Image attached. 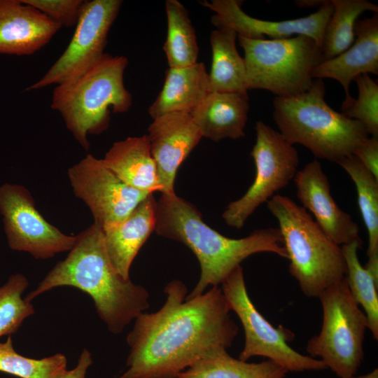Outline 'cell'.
Returning a JSON list of instances; mask_svg holds the SVG:
<instances>
[{"label": "cell", "mask_w": 378, "mask_h": 378, "mask_svg": "<svg viewBox=\"0 0 378 378\" xmlns=\"http://www.w3.org/2000/svg\"><path fill=\"white\" fill-rule=\"evenodd\" d=\"M293 179L302 206L314 216L316 223L335 243L342 246L362 241L358 224L332 197L329 180L319 161L306 164Z\"/></svg>", "instance_id": "cell-16"}, {"label": "cell", "mask_w": 378, "mask_h": 378, "mask_svg": "<svg viewBox=\"0 0 378 378\" xmlns=\"http://www.w3.org/2000/svg\"><path fill=\"white\" fill-rule=\"evenodd\" d=\"M358 88V97H345L341 113L361 122L369 136L378 137V84L368 74L354 80Z\"/></svg>", "instance_id": "cell-31"}, {"label": "cell", "mask_w": 378, "mask_h": 378, "mask_svg": "<svg viewBox=\"0 0 378 378\" xmlns=\"http://www.w3.org/2000/svg\"><path fill=\"white\" fill-rule=\"evenodd\" d=\"M128 59L105 54L78 79L57 85L50 107L62 115L68 130L85 150L89 134H99L109 126L110 113L127 112L132 98L124 85Z\"/></svg>", "instance_id": "cell-5"}, {"label": "cell", "mask_w": 378, "mask_h": 378, "mask_svg": "<svg viewBox=\"0 0 378 378\" xmlns=\"http://www.w3.org/2000/svg\"><path fill=\"white\" fill-rule=\"evenodd\" d=\"M350 378H378V369L375 368L372 372L360 376H354Z\"/></svg>", "instance_id": "cell-36"}, {"label": "cell", "mask_w": 378, "mask_h": 378, "mask_svg": "<svg viewBox=\"0 0 378 378\" xmlns=\"http://www.w3.org/2000/svg\"><path fill=\"white\" fill-rule=\"evenodd\" d=\"M154 231L188 246L199 261V281L186 300L202 295L209 286L221 284L255 253L269 252L288 258L279 228H261L243 238H229L206 225L197 209L176 194H162L156 201Z\"/></svg>", "instance_id": "cell-3"}, {"label": "cell", "mask_w": 378, "mask_h": 378, "mask_svg": "<svg viewBox=\"0 0 378 378\" xmlns=\"http://www.w3.org/2000/svg\"><path fill=\"white\" fill-rule=\"evenodd\" d=\"M318 298L322 328L308 341L307 351L311 357L320 358L338 377H354L363 360L367 317L352 298L345 279L325 290Z\"/></svg>", "instance_id": "cell-8"}, {"label": "cell", "mask_w": 378, "mask_h": 378, "mask_svg": "<svg viewBox=\"0 0 378 378\" xmlns=\"http://www.w3.org/2000/svg\"><path fill=\"white\" fill-rule=\"evenodd\" d=\"M28 286L27 277L16 273L0 286V337L17 332L23 321L34 314L31 302L22 298Z\"/></svg>", "instance_id": "cell-30"}, {"label": "cell", "mask_w": 378, "mask_h": 378, "mask_svg": "<svg viewBox=\"0 0 378 378\" xmlns=\"http://www.w3.org/2000/svg\"><path fill=\"white\" fill-rule=\"evenodd\" d=\"M34 7L62 27L76 26L84 1L83 0H21Z\"/></svg>", "instance_id": "cell-32"}, {"label": "cell", "mask_w": 378, "mask_h": 378, "mask_svg": "<svg viewBox=\"0 0 378 378\" xmlns=\"http://www.w3.org/2000/svg\"><path fill=\"white\" fill-rule=\"evenodd\" d=\"M0 214L8 246L36 259L69 251L76 241V235L64 234L44 218L32 195L22 185L0 186Z\"/></svg>", "instance_id": "cell-12"}, {"label": "cell", "mask_w": 378, "mask_h": 378, "mask_svg": "<svg viewBox=\"0 0 378 378\" xmlns=\"http://www.w3.org/2000/svg\"><path fill=\"white\" fill-rule=\"evenodd\" d=\"M288 372L271 360L248 363L220 350L196 361L177 378H284Z\"/></svg>", "instance_id": "cell-25"}, {"label": "cell", "mask_w": 378, "mask_h": 378, "mask_svg": "<svg viewBox=\"0 0 378 378\" xmlns=\"http://www.w3.org/2000/svg\"><path fill=\"white\" fill-rule=\"evenodd\" d=\"M67 360L60 353L40 359L24 356L14 349L10 335L0 342V372L20 378H59Z\"/></svg>", "instance_id": "cell-29"}, {"label": "cell", "mask_w": 378, "mask_h": 378, "mask_svg": "<svg viewBox=\"0 0 378 378\" xmlns=\"http://www.w3.org/2000/svg\"><path fill=\"white\" fill-rule=\"evenodd\" d=\"M237 34L229 28H217L210 36L212 62L209 74L210 92L247 94L246 66L239 54Z\"/></svg>", "instance_id": "cell-23"}, {"label": "cell", "mask_w": 378, "mask_h": 378, "mask_svg": "<svg viewBox=\"0 0 378 378\" xmlns=\"http://www.w3.org/2000/svg\"><path fill=\"white\" fill-rule=\"evenodd\" d=\"M330 1L333 11L321 43L324 60L337 56L352 45L355 39V23L363 12H378V6L367 0Z\"/></svg>", "instance_id": "cell-27"}, {"label": "cell", "mask_w": 378, "mask_h": 378, "mask_svg": "<svg viewBox=\"0 0 378 378\" xmlns=\"http://www.w3.org/2000/svg\"><path fill=\"white\" fill-rule=\"evenodd\" d=\"M209 92V74L204 63L169 67L162 88L148 108V113L153 119L172 113L191 114Z\"/></svg>", "instance_id": "cell-21"}, {"label": "cell", "mask_w": 378, "mask_h": 378, "mask_svg": "<svg viewBox=\"0 0 378 378\" xmlns=\"http://www.w3.org/2000/svg\"><path fill=\"white\" fill-rule=\"evenodd\" d=\"M92 364V355L87 349H84L76 366L70 370L64 371L59 378H85L87 371Z\"/></svg>", "instance_id": "cell-34"}, {"label": "cell", "mask_w": 378, "mask_h": 378, "mask_svg": "<svg viewBox=\"0 0 378 378\" xmlns=\"http://www.w3.org/2000/svg\"><path fill=\"white\" fill-rule=\"evenodd\" d=\"M153 120L147 136L157 168L160 192L175 195L178 169L202 136L188 113H167Z\"/></svg>", "instance_id": "cell-15"}, {"label": "cell", "mask_w": 378, "mask_h": 378, "mask_svg": "<svg viewBox=\"0 0 378 378\" xmlns=\"http://www.w3.org/2000/svg\"><path fill=\"white\" fill-rule=\"evenodd\" d=\"M102 160L129 186L149 193L160 191L157 168L147 134L113 143Z\"/></svg>", "instance_id": "cell-22"}, {"label": "cell", "mask_w": 378, "mask_h": 378, "mask_svg": "<svg viewBox=\"0 0 378 378\" xmlns=\"http://www.w3.org/2000/svg\"><path fill=\"white\" fill-rule=\"evenodd\" d=\"M122 4L120 0L84 1L75 31L65 50L26 90L71 83L97 64L106 54L108 34Z\"/></svg>", "instance_id": "cell-11"}, {"label": "cell", "mask_w": 378, "mask_h": 378, "mask_svg": "<svg viewBox=\"0 0 378 378\" xmlns=\"http://www.w3.org/2000/svg\"><path fill=\"white\" fill-rule=\"evenodd\" d=\"M352 45L337 56L324 60L312 71L313 78H332L343 87L346 97L351 96L349 85L363 74H378V15L357 20Z\"/></svg>", "instance_id": "cell-18"}, {"label": "cell", "mask_w": 378, "mask_h": 378, "mask_svg": "<svg viewBox=\"0 0 378 378\" xmlns=\"http://www.w3.org/2000/svg\"><path fill=\"white\" fill-rule=\"evenodd\" d=\"M165 11L167 34L164 50L169 67H183L196 63L199 48L187 9L177 0H167Z\"/></svg>", "instance_id": "cell-26"}, {"label": "cell", "mask_w": 378, "mask_h": 378, "mask_svg": "<svg viewBox=\"0 0 378 378\" xmlns=\"http://www.w3.org/2000/svg\"><path fill=\"white\" fill-rule=\"evenodd\" d=\"M327 2V0H298L295 4L300 8L321 7Z\"/></svg>", "instance_id": "cell-35"}, {"label": "cell", "mask_w": 378, "mask_h": 378, "mask_svg": "<svg viewBox=\"0 0 378 378\" xmlns=\"http://www.w3.org/2000/svg\"><path fill=\"white\" fill-rule=\"evenodd\" d=\"M337 164L356 186L358 205L368 234V260L364 267L378 282V178L354 155Z\"/></svg>", "instance_id": "cell-24"}, {"label": "cell", "mask_w": 378, "mask_h": 378, "mask_svg": "<svg viewBox=\"0 0 378 378\" xmlns=\"http://www.w3.org/2000/svg\"><path fill=\"white\" fill-rule=\"evenodd\" d=\"M353 155L378 178V137L369 136L356 148Z\"/></svg>", "instance_id": "cell-33"}, {"label": "cell", "mask_w": 378, "mask_h": 378, "mask_svg": "<svg viewBox=\"0 0 378 378\" xmlns=\"http://www.w3.org/2000/svg\"><path fill=\"white\" fill-rule=\"evenodd\" d=\"M166 300L153 313H141L127 336V370L118 378H177L200 359L227 350L238 333L220 287L186 300L185 284L174 279Z\"/></svg>", "instance_id": "cell-1"}, {"label": "cell", "mask_w": 378, "mask_h": 378, "mask_svg": "<svg viewBox=\"0 0 378 378\" xmlns=\"http://www.w3.org/2000/svg\"><path fill=\"white\" fill-rule=\"evenodd\" d=\"M323 79L293 97H275L273 118L279 133L291 145L300 144L317 158L337 163L353 155L369 134L364 125L332 109L325 100Z\"/></svg>", "instance_id": "cell-4"}, {"label": "cell", "mask_w": 378, "mask_h": 378, "mask_svg": "<svg viewBox=\"0 0 378 378\" xmlns=\"http://www.w3.org/2000/svg\"><path fill=\"white\" fill-rule=\"evenodd\" d=\"M67 174L75 196L102 230L122 221L151 194L129 186L91 154L69 167Z\"/></svg>", "instance_id": "cell-13"}, {"label": "cell", "mask_w": 378, "mask_h": 378, "mask_svg": "<svg viewBox=\"0 0 378 378\" xmlns=\"http://www.w3.org/2000/svg\"><path fill=\"white\" fill-rule=\"evenodd\" d=\"M248 94L211 92L190 115L202 137L214 141L244 136Z\"/></svg>", "instance_id": "cell-20"}, {"label": "cell", "mask_w": 378, "mask_h": 378, "mask_svg": "<svg viewBox=\"0 0 378 378\" xmlns=\"http://www.w3.org/2000/svg\"><path fill=\"white\" fill-rule=\"evenodd\" d=\"M156 201L150 194L122 221L103 230L104 244L115 270L130 279L131 265L155 230Z\"/></svg>", "instance_id": "cell-19"}, {"label": "cell", "mask_w": 378, "mask_h": 378, "mask_svg": "<svg viewBox=\"0 0 378 378\" xmlns=\"http://www.w3.org/2000/svg\"><path fill=\"white\" fill-rule=\"evenodd\" d=\"M266 203L278 222L290 260L289 272L307 297L318 298L325 290L344 279L346 267L342 247L305 209L276 194Z\"/></svg>", "instance_id": "cell-6"}, {"label": "cell", "mask_w": 378, "mask_h": 378, "mask_svg": "<svg viewBox=\"0 0 378 378\" xmlns=\"http://www.w3.org/2000/svg\"><path fill=\"white\" fill-rule=\"evenodd\" d=\"M255 130V143L251 152L255 167L253 182L222 214L225 223L236 229L241 228L262 204L294 178L299 165L297 150L279 132L260 120L256 122Z\"/></svg>", "instance_id": "cell-10"}, {"label": "cell", "mask_w": 378, "mask_h": 378, "mask_svg": "<svg viewBox=\"0 0 378 378\" xmlns=\"http://www.w3.org/2000/svg\"><path fill=\"white\" fill-rule=\"evenodd\" d=\"M237 38L244 52L248 90H265L279 97L296 96L311 88L312 71L324 61L321 46L304 35L280 39Z\"/></svg>", "instance_id": "cell-7"}, {"label": "cell", "mask_w": 378, "mask_h": 378, "mask_svg": "<svg viewBox=\"0 0 378 378\" xmlns=\"http://www.w3.org/2000/svg\"><path fill=\"white\" fill-rule=\"evenodd\" d=\"M61 286L74 287L89 295L97 314L115 335L149 307L147 290L122 278L113 268L103 230L94 223L76 235L66 258L59 261L24 299L31 302Z\"/></svg>", "instance_id": "cell-2"}, {"label": "cell", "mask_w": 378, "mask_h": 378, "mask_svg": "<svg viewBox=\"0 0 378 378\" xmlns=\"http://www.w3.org/2000/svg\"><path fill=\"white\" fill-rule=\"evenodd\" d=\"M361 246L362 241H354L341 246L346 267L344 279L352 298L365 311L368 328L377 340L378 282L359 260L358 251Z\"/></svg>", "instance_id": "cell-28"}, {"label": "cell", "mask_w": 378, "mask_h": 378, "mask_svg": "<svg viewBox=\"0 0 378 378\" xmlns=\"http://www.w3.org/2000/svg\"><path fill=\"white\" fill-rule=\"evenodd\" d=\"M230 311L239 317L244 331V346L239 359L253 356L267 358L288 372L327 369L319 359L300 354L288 342L294 333L282 326L274 327L256 309L247 292L243 269L237 267L221 284Z\"/></svg>", "instance_id": "cell-9"}, {"label": "cell", "mask_w": 378, "mask_h": 378, "mask_svg": "<svg viewBox=\"0 0 378 378\" xmlns=\"http://www.w3.org/2000/svg\"><path fill=\"white\" fill-rule=\"evenodd\" d=\"M62 26L21 0H0V54L29 55Z\"/></svg>", "instance_id": "cell-17"}, {"label": "cell", "mask_w": 378, "mask_h": 378, "mask_svg": "<svg viewBox=\"0 0 378 378\" xmlns=\"http://www.w3.org/2000/svg\"><path fill=\"white\" fill-rule=\"evenodd\" d=\"M242 1L211 0L202 2V5L214 12L212 24L216 28H229L237 36L251 39L290 38L304 35L315 40L321 46L326 27L332 13L331 1L321 6L311 15L293 20L270 21L253 18L241 8Z\"/></svg>", "instance_id": "cell-14"}]
</instances>
